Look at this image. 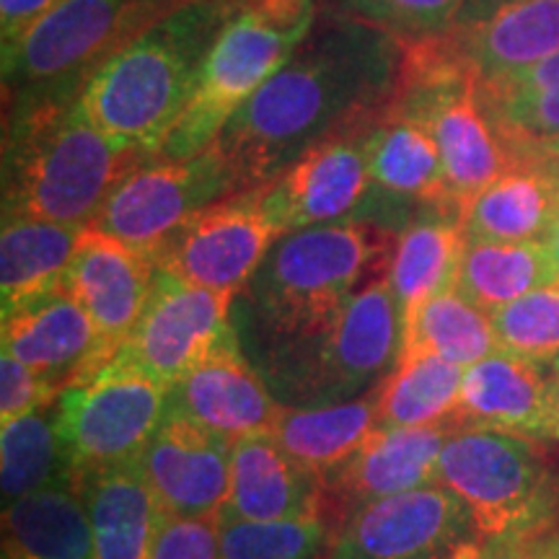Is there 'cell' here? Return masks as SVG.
<instances>
[{"instance_id": "obj_3", "label": "cell", "mask_w": 559, "mask_h": 559, "mask_svg": "<svg viewBox=\"0 0 559 559\" xmlns=\"http://www.w3.org/2000/svg\"><path fill=\"white\" fill-rule=\"evenodd\" d=\"M396 230L347 218L280 236L241 293L251 353L321 330L376 275L386 272Z\"/></svg>"}, {"instance_id": "obj_16", "label": "cell", "mask_w": 559, "mask_h": 559, "mask_svg": "<svg viewBox=\"0 0 559 559\" xmlns=\"http://www.w3.org/2000/svg\"><path fill=\"white\" fill-rule=\"evenodd\" d=\"M370 179L373 187L362 210H368L366 218H370V213H379L373 223L396 230L394 223L404 226L419 207L443 210L461 215L464 221V213L445 185L443 160L430 128L394 102L383 111L373 132Z\"/></svg>"}, {"instance_id": "obj_5", "label": "cell", "mask_w": 559, "mask_h": 559, "mask_svg": "<svg viewBox=\"0 0 559 559\" xmlns=\"http://www.w3.org/2000/svg\"><path fill=\"white\" fill-rule=\"evenodd\" d=\"M389 270V267H386ZM402 349V309L381 272L306 337L257 349L249 358L285 407L358 400L394 368Z\"/></svg>"}, {"instance_id": "obj_14", "label": "cell", "mask_w": 559, "mask_h": 559, "mask_svg": "<svg viewBox=\"0 0 559 559\" xmlns=\"http://www.w3.org/2000/svg\"><path fill=\"white\" fill-rule=\"evenodd\" d=\"M236 293L181 283L158 270L143 317L120 355L174 386L230 330Z\"/></svg>"}, {"instance_id": "obj_30", "label": "cell", "mask_w": 559, "mask_h": 559, "mask_svg": "<svg viewBox=\"0 0 559 559\" xmlns=\"http://www.w3.org/2000/svg\"><path fill=\"white\" fill-rule=\"evenodd\" d=\"M3 559H94L81 489L58 485L3 506Z\"/></svg>"}, {"instance_id": "obj_17", "label": "cell", "mask_w": 559, "mask_h": 559, "mask_svg": "<svg viewBox=\"0 0 559 559\" xmlns=\"http://www.w3.org/2000/svg\"><path fill=\"white\" fill-rule=\"evenodd\" d=\"M160 515L221 519L230 487V443L169 409L138 461Z\"/></svg>"}, {"instance_id": "obj_10", "label": "cell", "mask_w": 559, "mask_h": 559, "mask_svg": "<svg viewBox=\"0 0 559 559\" xmlns=\"http://www.w3.org/2000/svg\"><path fill=\"white\" fill-rule=\"evenodd\" d=\"M234 192L239 187L215 145L181 160L153 153L124 174L91 226L156 260L192 215Z\"/></svg>"}, {"instance_id": "obj_31", "label": "cell", "mask_w": 559, "mask_h": 559, "mask_svg": "<svg viewBox=\"0 0 559 559\" xmlns=\"http://www.w3.org/2000/svg\"><path fill=\"white\" fill-rule=\"evenodd\" d=\"M557 277L555 260L544 241L466 239L456 288L492 317Z\"/></svg>"}, {"instance_id": "obj_37", "label": "cell", "mask_w": 559, "mask_h": 559, "mask_svg": "<svg viewBox=\"0 0 559 559\" xmlns=\"http://www.w3.org/2000/svg\"><path fill=\"white\" fill-rule=\"evenodd\" d=\"M349 16L389 32L400 41L443 37L459 24L466 0H337Z\"/></svg>"}, {"instance_id": "obj_28", "label": "cell", "mask_w": 559, "mask_h": 559, "mask_svg": "<svg viewBox=\"0 0 559 559\" xmlns=\"http://www.w3.org/2000/svg\"><path fill=\"white\" fill-rule=\"evenodd\" d=\"M379 428L376 389L358 400L317 404V407H285L272 425L270 438L296 464L317 477H330L360 449Z\"/></svg>"}, {"instance_id": "obj_46", "label": "cell", "mask_w": 559, "mask_h": 559, "mask_svg": "<svg viewBox=\"0 0 559 559\" xmlns=\"http://www.w3.org/2000/svg\"><path fill=\"white\" fill-rule=\"evenodd\" d=\"M551 164H555V160H551ZM557 166H559V164H557Z\"/></svg>"}, {"instance_id": "obj_35", "label": "cell", "mask_w": 559, "mask_h": 559, "mask_svg": "<svg viewBox=\"0 0 559 559\" xmlns=\"http://www.w3.org/2000/svg\"><path fill=\"white\" fill-rule=\"evenodd\" d=\"M330 539V521H234L221 519L223 559H319Z\"/></svg>"}, {"instance_id": "obj_34", "label": "cell", "mask_w": 559, "mask_h": 559, "mask_svg": "<svg viewBox=\"0 0 559 559\" xmlns=\"http://www.w3.org/2000/svg\"><path fill=\"white\" fill-rule=\"evenodd\" d=\"M58 485H75L58 428V402L11 423H0L3 506Z\"/></svg>"}, {"instance_id": "obj_18", "label": "cell", "mask_w": 559, "mask_h": 559, "mask_svg": "<svg viewBox=\"0 0 559 559\" xmlns=\"http://www.w3.org/2000/svg\"><path fill=\"white\" fill-rule=\"evenodd\" d=\"M156 275L158 264L151 254L88 226L81 234L62 288L94 321L104 347L117 355L148 306Z\"/></svg>"}, {"instance_id": "obj_13", "label": "cell", "mask_w": 559, "mask_h": 559, "mask_svg": "<svg viewBox=\"0 0 559 559\" xmlns=\"http://www.w3.org/2000/svg\"><path fill=\"white\" fill-rule=\"evenodd\" d=\"M379 120L353 124L321 140L264 190L270 215L280 230L324 226L360 218L370 187V145Z\"/></svg>"}, {"instance_id": "obj_38", "label": "cell", "mask_w": 559, "mask_h": 559, "mask_svg": "<svg viewBox=\"0 0 559 559\" xmlns=\"http://www.w3.org/2000/svg\"><path fill=\"white\" fill-rule=\"evenodd\" d=\"M153 559H223L221 519L160 515Z\"/></svg>"}, {"instance_id": "obj_43", "label": "cell", "mask_w": 559, "mask_h": 559, "mask_svg": "<svg viewBox=\"0 0 559 559\" xmlns=\"http://www.w3.org/2000/svg\"><path fill=\"white\" fill-rule=\"evenodd\" d=\"M544 243L549 247V254H551V260H555V267H557V275H559V218L555 221V226H551Z\"/></svg>"}, {"instance_id": "obj_32", "label": "cell", "mask_w": 559, "mask_h": 559, "mask_svg": "<svg viewBox=\"0 0 559 559\" xmlns=\"http://www.w3.org/2000/svg\"><path fill=\"white\" fill-rule=\"evenodd\" d=\"M464 370L428 353H400L376 386L379 428H425L456 412Z\"/></svg>"}, {"instance_id": "obj_45", "label": "cell", "mask_w": 559, "mask_h": 559, "mask_svg": "<svg viewBox=\"0 0 559 559\" xmlns=\"http://www.w3.org/2000/svg\"><path fill=\"white\" fill-rule=\"evenodd\" d=\"M544 160H555V164H559V143L547 153V156H544Z\"/></svg>"}, {"instance_id": "obj_44", "label": "cell", "mask_w": 559, "mask_h": 559, "mask_svg": "<svg viewBox=\"0 0 559 559\" xmlns=\"http://www.w3.org/2000/svg\"><path fill=\"white\" fill-rule=\"evenodd\" d=\"M547 559H559V531H551L547 544Z\"/></svg>"}, {"instance_id": "obj_42", "label": "cell", "mask_w": 559, "mask_h": 559, "mask_svg": "<svg viewBox=\"0 0 559 559\" xmlns=\"http://www.w3.org/2000/svg\"><path fill=\"white\" fill-rule=\"evenodd\" d=\"M547 438L559 440V358L549 362V425Z\"/></svg>"}, {"instance_id": "obj_6", "label": "cell", "mask_w": 559, "mask_h": 559, "mask_svg": "<svg viewBox=\"0 0 559 559\" xmlns=\"http://www.w3.org/2000/svg\"><path fill=\"white\" fill-rule=\"evenodd\" d=\"M317 24V0H241L156 156L181 160L210 148L230 117L293 58Z\"/></svg>"}, {"instance_id": "obj_27", "label": "cell", "mask_w": 559, "mask_h": 559, "mask_svg": "<svg viewBox=\"0 0 559 559\" xmlns=\"http://www.w3.org/2000/svg\"><path fill=\"white\" fill-rule=\"evenodd\" d=\"M86 502L94 559H153L160 510L138 464L75 479Z\"/></svg>"}, {"instance_id": "obj_20", "label": "cell", "mask_w": 559, "mask_h": 559, "mask_svg": "<svg viewBox=\"0 0 559 559\" xmlns=\"http://www.w3.org/2000/svg\"><path fill=\"white\" fill-rule=\"evenodd\" d=\"M3 353L26 362L58 391L94 379L111 355L94 321L66 288L3 317Z\"/></svg>"}, {"instance_id": "obj_40", "label": "cell", "mask_w": 559, "mask_h": 559, "mask_svg": "<svg viewBox=\"0 0 559 559\" xmlns=\"http://www.w3.org/2000/svg\"><path fill=\"white\" fill-rule=\"evenodd\" d=\"M549 536L539 539H472L459 542L445 559H547Z\"/></svg>"}, {"instance_id": "obj_15", "label": "cell", "mask_w": 559, "mask_h": 559, "mask_svg": "<svg viewBox=\"0 0 559 559\" xmlns=\"http://www.w3.org/2000/svg\"><path fill=\"white\" fill-rule=\"evenodd\" d=\"M171 409L181 412L230 445L243 438L270 436L283 409L267 381L230 326L171 386Z\"/></svg>"}, {"instance_id": "obj_12", "label": "cell", "mask_w": 559, "mask_h": 559, "mask_svg": "<svg viewBox=\"0 0 559 559\" xmlns=\"http://www.w3.org/2000/svg\"><path fill=\"white\" fill-rule=\"evenodd\" d=\"M474 528L438 481L355 508L330 528L321 559H445Z\"/></svg>"}, {"instance_id": "obj_26", "label": "cell", "mask_w": 559, "mask_h": 559, "mask_svg": "<svg viewBox=\"0 0 559 559\" xmlns=\"http://www.w3.org/2000/svg\"><path fill=\"white\" fill-rule=\"evenodd\" d=\"M466 230L461 215L419 207L396 234L389 260V283L402 319L438 293L456 288Z\"/></svg>"}, {"instance_id": "obj_1", "label": "cell", "mask_w": 559, "mask_h": 559, "mask_svg": "<svg viewBox=\"0 0 559 559\" xmlns=\"http://www.w3.org/2000/svg\"><path fill=\"white\" fill-rule=\"evenodd\" d=\"M400 68L402 41L368 21L342 13L313 26L215 138L239 192L267 187L334 132L383 117Z\"/></svg>"}, {"instance_id": "obj_24", "label": "cell", "mask_w": 559, "mask_h": 559, "mask_svg": "<svg viewBox=\"0 0 559 559\" xmlns=\"http://www.w3.org/2000/svg\"><path fill=\"white\" fill-rule=\"evenodd\" d=\"M479 96L515 164H542L559 143V52L513 73L479 79Z\"/></svg>"}, {"instance_id": "obj_39", "label": "cell", "mask_w": 559, "mask_h": 559, "mask_svg": "<svg viewBox=\"0 0 559 559\" xmlns=\"http://www.w3.org/2000/svg\"><path fill=\"white\" fill-rule=\"evenodd\" d=\"M58 402V391L13 355H0V423L32 415Z\"/></svg>"}, {"instance_id": "obj_41", "label": "cell", "mask_w": 559, "mask_h": 559, "mask_svg": "<svg viewBox=\"0 0 559 559\" xmlns=\"http://www.w3.org/2000/svg\"><path fill=\"white\" fill-rule=\"evenodd\" d=\"M58 3L60 0H0V39H3V52L11 50L13 45H19V39Z\"/></svg>"}, {"instance_id": "obj_4", "label": "cell", "mask_w": 559, "mask_h": 559, "mask_svg": "<svg viewBox=\"0 0 559 559\" xmlns=\"http://www.w3.org/2000/svg\"><path fill=\"white\" fill-rule=\"evenodd\" d=\"M239 3L192 0L111 55L79 96L91 122L145 156L158 153Z\"/></svg>"}, {"instance_id": "obj_9", "label": "cell", "mask_w": 559, "mask_h": 559, "mask_svg": "<svg viewBox=\"0 0 559 559\" xmlns=\"http://www.w3.org/2000/svg\"><path fill=\"white\" fill-rule=\"evenodd\" d=\"M171 409V386L117 353L94 379L58 396L73 477L138 464Z\"/></svg>"}, {"instance_id": "obj_2", "label": "cell", "mask_w": 559, "mask_h": 559, "mask_svg": "<svg viewBox=\"0 0 559 559\" xmlns=\"http://www.w3.org/2000/svg\"><path fill=\"white\" fill-rule=\"evenodd\" d=\"M143 158L91 122L79 96L5 109L3 218L88 228Z\"/></svg>"}, {"instance_id": "obj_33", "label": "cell", "mask_w": 559, "mask_h": 559, "mask_svg": "<svg viewBox=\"0 0 559 559\" xmlns=\"http://www.w3.org/2000/svg\"><path fill=\"white\" fill-rule=\"evenodd\" d=\"M492 317L459 288H449L402 319L400 353H428L469 368L498 353Z\"/></svg>"}, {"instance_id": "obj_8", "label": "cell", "mask_w": 559, "mask_h": 559, "mask_svg": "<svg viewBox=\"0 0 559 559\" xmlns=\"http://www.w3.org/2000/svg\"><path fill=\"white\" fill-rule=\"evenodd\" d=\"M436 481L464 506L477 539H539L551 534L559 489L531 438L453 428L440 451Z\"/></svg>"}, {"instance_id": "obj_36", "label": "cell", "mask_w": 559, "mask_h": 559, "mask_svg": "<svg viewBox=\"0 0 559 559\" xmlns=\"http://www.w3.org/2000/svg\"><path fill=\"white\" fill-rule=\"evenodd\" d=\"M500 349L519 358L551 362L559 358V277L492 313Z\"/></svg>"}, {"instance_id": "obj_23", "label": "cell", "mask_w": 559, "mask_h": 559, "mask_svg": "<svg viewBox=\"0 0 559 559\" xmlns=\"http://www.w3.org/2000/svg\"><path fill=\"white\" fill-rule=\"evenodd\" d=\"M456 428H487L523 438H547L549 425V362L510 355H487L464 370Z\"/></svg>"}, {"instance_id": "obj_7", "label": "cell", "mask_w": 559, "mask_h": 559, "mask_svg": "<svg viewBox=\"0 0 559 559\" xmlns=\"http://www.w3.org/2000/svg\"><path fill=\"white\" fill-rule=\"evenodd\" d=\"M192 0H60L3 52L5 109L81 96L111 55Z\"/></svg>"}, {"instance_id": "obj_19", "label": "cell", "mask_w": 559, "mask_h": 559, "mask_svg": "<svg viewBox=\"0 0 559 559\" xmlns=\"http://www.w3.org/2000/svg\"><path fill=\"white\" fill-rule=\"evenodd\" d=\"M453 419L425 428H376L337 472L324 477L330 528L355 508L432 485Z\"/></svg>"}, {"instance_id": "obj_29", "label": "cell", "mask_w": 559, "mask_h": 559, "mask_svg": "<svg viewBox=\"0 0 559 559\" xmlns=\"http://www.w3.org/2000/svg\"><path fill=\"white\" fill-rule=\"evenodd\" d=\"M83 230L86 228L60 226L50 221L3 218V234H0L3 317L62 288Z\"/></svg>"}, {"instance_id": "obj_25", "label": "cell", "mask_w": 559, "mask_h": 559, "mask_svg": "<svg viewBox=\"0 0 559 559\" xmlns=\"http://www.w3.org/2000/svg\"><path fill=\"white\" fill-rule=\"evenodd\" d=\"M559 218V166L521 164L485 187L464 210L466 239L544 241Z\"/></svg>"}, {"instance_id": "obj_21", "label": "cell", "mask_w": 559, "mask_h": 559, "mask_svg": "<svg viewBox=\"0 0 559 559\" xmlns=\"http://www.w3.org/2000/svg\"><path fill=\"white\" fill-rule=\"evenodd\" d=\"M449 34L479 79L513 73L559 52V0H466Z\"/></svg>"}, {"instance_id": "obj_11", "label": "cell", "mask_w": 559, "mask_h": 559, "mask_svg": "<svg viewBox=\"0 0 559 559\" xmlns=\"http://www.w3.org/2000/svg\"><path fill=\"white\" fill-rule=\"evenodd\" d=\"M280 236L283 230L270 215L262 187L241 190L192 215L158 251L156 264L194 288L239 296Z\"/></svg>"}, {"instance_id": "obj_22", "label": "cell", "mask_w": 559, "mask_h": 559, "mask_svg": "<svg viewBox=\"0 0 559 559\" xmlns=\"http://www.w3.org/2000/svg\"><path fill=\"white\" fill-rule=\"evenodd\" d=\"M221 519H326L324 479L296 464L270 436L243 438L230 445V487Z\"/></svg>"}]
</instances>
